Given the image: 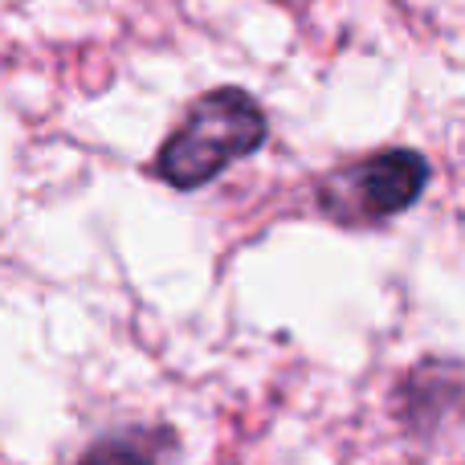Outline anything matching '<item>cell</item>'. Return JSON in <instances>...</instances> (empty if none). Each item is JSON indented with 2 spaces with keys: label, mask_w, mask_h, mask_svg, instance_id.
Segmentation results:
<instances>
[{
  "label": "cell",
  "mask_w": 465,
  "mask_h": 465,
  "mask_svg": "<svg viewBox=\"0 0 465 465\" xmlns=\"http://www.w3.org/2000/svg\"><path fill=\"white\" fill-rule=\"evenodd\" d=\"M270 139V119L249 90L221 86L188 106L184 123L163 139L155 176L176 193H193L217 180L232 160H245Z\"/></svg>",
  "instance_id": "1"
},
{
  "label": "cell",
  "mask_w": 465,
  "mask_h": 465,
  "mask_svg": "<svg viewBox=\"0 0 465 465\" xmlns=\"http://www.w3.org/2000/svg\"><path fill=\"white\" fill-rule=\"evenodd\" d=\"M429 160L412 147H384V152L355 160L339 172H327L314 188L319 213L335 225H380L401 217L425 196Z\"/></svg>",
  "instance_id": "2"
},
{
  "label": "cell",
  "mask_w": 465,
  "mask_h": 465,
  "mask_svg": "<svg viewBox=\"0 0 465 465\" xmlns=\"http://www.w3.org/2000/svg\"><path fill=\"white\" fill-rule=\"evenodd\" d=\"M168 441H163V433L152 437V433H135V429H127V433L98 437V441L86 450L82 465H160Z\"/></svg>",
  "instance_id": "3"
}]
</instances>
